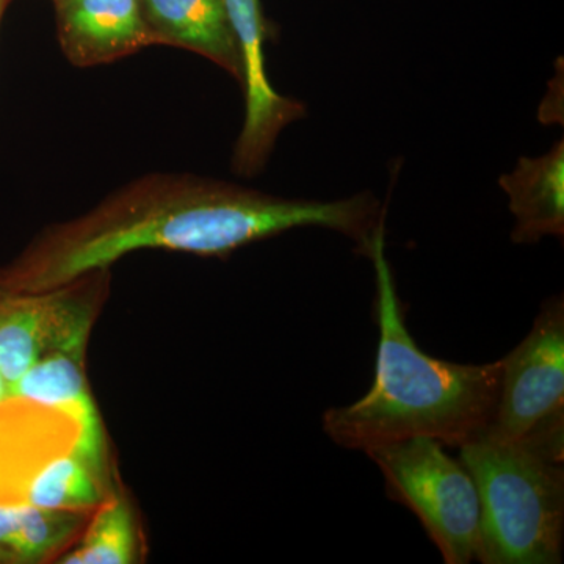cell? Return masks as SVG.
<instances>
[{
    "label": "cell",
    "instance_id": "obj_1",
    "mask_svg": "<svg viewBox=\"0 0 564 564\" xmlns=\"http://www.w3.org/2000/svg\"><path fill=\"white\" fill-rule=\"evenodd\" d=\"M373 193L339 202L288 199L196 174L155 173L129 182L87 214L44 229L0 269V292H44L109 270L139 250L226 258L304 226L348 237L366 254L384 225Z\"/></svg>",
    "mask_w": 564,
    "mask_h": 564
},
{
    "label": "cell",
    "instance_id": "obj_2",
    "mask_svg": "<svg viewBox=\"0 0 564 564\" xmlns=\"http://www.w3.org/2000/svg\"><path fill=\"white\" fill-rule=\"evenodd\" d=\"M367 258L377 278V366L372 388L347 406L323 414V432L339 447L369 452L411 437H432L462 447L491 422L502 359L458 364L426 355L404 323L391 263L386 258L384 225L375 232Z\"/></svg>",
    "mask_w": 564,
    "mask_h": 564
},
{
    "label": "cell",
    "instance_id": "obj_3",
    "mask_svg": "<svg viewBox=\"0 0 564 564\" xmlns=\"http://www.w3.org/2000/svg\"><path fill=\"white\" fill-rule=\"evenodd\" d=\"M480 500L478 562L558 564L563 558L564 467L532 448L485 434L459 447Z\"/></svg>",
    "mask_w": 564,
    "mask_h": 564
},
{
    "label": "cell",
    "instance_id": "obj_4",
    "mask_svg": "<svg viewBox=\"0 0 564 564\" xmlns=\"http://www.w3.org/2000/svg\"><path fill=\"white\" fill-rule=\"evenodd\" d=\"M486 437L564 462V300L552 296L533 328L502 359V381Z\"/></svg>",
    "mask_w": 564,
    "mask_h": 564
},
{
    "label": "cell",
    "instance_id": "obj_5",
    "mask_svg": "<svg viewBox=\"0 0 564 564\" xmlns=\"http://www.w3.org/2000/svg\"><path fill=\"white\" fill-rule=\"evenodd\" d=\"M389 497L410 508L447 564L477 558L480 500L469 470L432 437H411L367 452Z\"/></svg>",
    "mask_w": 564,
    "mask_h": 564
},
{
    "label": "cell",
    "instance_id": "obj_6",
    "mask_svg": "<svg viewBox=\"0 0 564 564\" xmlns=\"http://www.w3.org/2000/svg\"><path fill=\"white\" fill-rule=\"evenodd\" d=\"M109 270L44 292H0V373L7 386L57 350L85 351Z\"/></svg>",
    "mask_w": 564,
    "mask_h": 564
},
{
    "label": "cell",
    "instance_id": "obj_7",
    "mask_svg": "<svg viewBox=\"0 0 564 564\" xmlns=\"http://www.w3.org/2000/svg\"><path fill=\"white\" fill-rule=\"evenodd\" d=\"M242 65L245 120L232 152V172L252 177L265 169L282 129L306 117L303 102L280 95L265 70L263 43L272 29L261 0H226Z\"/></svg>",
    "mask_w": 564,
    "mask_h": 564
},
{
    "label": "cell",
    "instance_id": "obj_8",
    "mask_svg": "<svg viewBox=\"0 0 564 564\" xmlns=\"http://www.w3.org/2000/svg\"><path fill=\"white\" fill-rule=\"evenodd\" d=\"M58 43L77 68L109 65L152 46L139 0H55Z\"/></svg>",
    "mask_w": 564,
    "mask_h": 564
},
{
    "label": "cell",
    "instance_id": "obj_9",
    "mask_svg": "<svg viewBox=\"0 0 564 564\" xmlns=\"http://www.w3.org/2000/svg\"><path fill=\"white\" fill-rule=\"evenodd\" d=\"M85 351L57 350L41 358L9 388V397L57 411L76 425L73 447L107 470L106 434L84 372Z\"/></svg>",
    "mask_w": 564,
    "mask_h": 564
},
{
    "label": "cell",
    "instance_id": "obj_10",
    "mask_svg": "<svg viewBox=\"0 0 564 564\" xmlns=\"http://www.w3.org/2000/svg\"><path fill=\"white\" fill-rule=\"evenodd\" d=\"M139 3L152 44L195 52L240 84L242 65L226 0H139Z\"/></svg>",
    "mask_w": 564,
    "mask_h": 564
},
{
    "label": "cell",
    "instance_id": "obj_11",
    "mask_svg": "<svg viewBox=\"0 0 564 564\" xmlns=\"http://www.w3.org/2000/svg\"><path fill=\"white\" fill-rule=\"evenodd\" d=\"M500 187L516 225L514 243H538L544 237L564 236V143L556 141L547 154L521 158L513 172L503 174Z\"/></svg>",
    "mask_w": 564,
    "mask_h": 564
},
{
    "label": "cell",
    "instance_id": "obj_12",
    "mask_svg": "<svg viewBox=\"0 0 564 564\" xmlns=\"http://www.w3.org/2000/svg\"><path fill=\"white\" fill-rule=\"evenodd\" d=\"M106 470L76 448L39 464L22 484L17 503L87 511L107 499Z\"/></svg>",
    "mask_w": 564,
    "mask_h": 564
},
{
    "label": "cell",
    "instance_id": "obj_13",
    "mask_svg": "<svg viewBox=\"0 0 564 564\" xmlns=\"http://www.w3.org/2000/svg\"><path fill=\"white\" fill-rule=\"evenodd\" d=\"M139 558V530L131 505L107 497L76 544L58 555L61 564H132Z\"/></svg>",
    "mask_w": 564,
    "mask_h": 564
},
{
    "label": "cell",
    "instance_id": "obj_14",
    "mask_svg": "<svg viewBox=\"0 0 564 564\" xmlns=\"http://www.w3.org/2000/svg\"><path fill=\"white\" fill-rule=\"evenodd\" d=\"M9 399V386H7L6 380H3L2 373H0V402Z\"/></svg>",
    "mask_w": 564,
    "mask_h": 564
},
{
    "label": "cell",
    "instance_id": "obj_15",
    "mask_svg": "<svg viewBox=\"0 0 564 564\" xmlns=\"http://www.w3.org/2000/svg\"><path fill=\"white\" fill-rule=\"evenodd\" d=\"M0 563H17V560H14V556L11 555L10 552L0 549Z\"/></svg>",
    "mask_w": 564,
    "mask_h": 564
},
{
    "label": "cell",
    "instance_id": "obj_16",
    "mask_svg": "<svg viewBox=\"0 0 564 564\" xmlns=\"http://www.w3.org/2000/svg\"><path fill=\"white\" fill-rule=\"evenodd\" d=\"M10 0H0V20H2L3 11H6L7 3H9Z\"/></svg>",
    "mask_w": 564,
    "mask_h": 564
},
{
    "label": "cell",
    "instance_id": "obj_17",
    "mask_svg": "<svg viewBox=\"0 0 564 564\" xmlns=\"http://www.w3.org/2000/svg\"><path fill=\"white\" fill-rule=\"evenodd\" d=\"M52 2H55V0H52Z\"/></svg>",
    "mask_w": 564,
    "mask_h": 564
}]
</instances>
